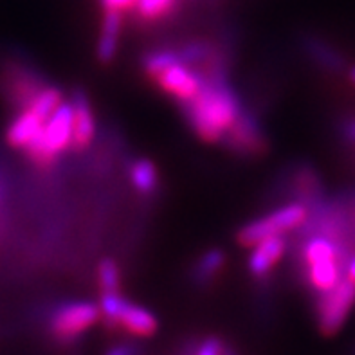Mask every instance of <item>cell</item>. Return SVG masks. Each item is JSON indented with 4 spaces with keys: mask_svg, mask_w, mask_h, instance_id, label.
Segmentation results:
<instances>
[{
    "mask_svg": "<svg viewBox=\"0 0 355 355\" xmlns=\"http://www.w3.org/2000/svg\"><path fill=\"white\" fill-rule=\"evenodd\" d=\"M204 78L206 83L197 98L180 107L186 123L198 139L207 144H222L243 105L225 78L224 69L209 72Z\"/></svg>",
    "mask_w": 355,
    "mask_h": 355,
    "instance_id": "cell-1",
    "label": "cell"
},
{
    "mask_svg": "<svg viewBox=\"0 0 355 355\" xmlns=\"http://www.w3.org/2000/svg\"><path fill=\"white\" fill-rule=\"evenodd\" d=\"M309 216H311V211H309V206L305 202L285 204L275 211H270L269 215L242 225L236 233V243L240 248L251 249L269 236L300 230L306 224Z\"/></svg>",
    "mask_w": 355,
    "mask_h": 355,
    "instance_id": "cell-2",
    "label": "cell"
},
{
    "mask_svg": "<svg viewBox=\"0 0 355 355\" xmlns=\"http://www.w3.org/2000/svg\"><path fill=\"white\" fill-rule=\"evenodd\" d=\"M47 81L31 65L9 60L0 67V96L15 110H24L35 101Z\"/></svg>",
    "mask_w": 355,
    "mask_h": 355,
    "instance_id": "cell-3",
    "label": "cell"
},
{
    "mask_svg": "<svg viewBox=\"0 0 355 355\" xmlns=\"http://www.w3.org/2000/svg\"><path fill=\"white\" fill-rule=\"evenodd\" d=\"M101 320V309L92 302L63 303L49 318V332L60 343H72Z\"/></svg>",
    "mask_w": 355,
    "mask_h": 355,
    "instance_id": "cell-4",
    "label": "cell"
},
{
    "mask_svg": "<svg viewBox=\"0 0 355 355\" xmlns=\"http://www.w3.org/2000/svg\"><path fill=\"white\" fill-rule=\"evenodd\" d=\"M150 80L155 83L159 90H162L164 94L170 96L179 105H186L191 99L197 98L198 92L202 90L204 83H206V78H204L202 72L182 62V58L170 63L168 67L159 71Z\"/></svg>",
    "mask_w": 355,
    "mask_h": 355,
    "instance_id": "cell-5",
    "label": "cell"
},
{
    "mask_svg": "<svg viewBox=\"0 0 355 355\" xmlns=\"http://www.w3.org/2000/svg\"><path fill=\"white\" fill-rule=\"evenodd\" d=\"M355 303V284L343 278L332 291L318 296V324L324 336H334L341 329Z\"/></svg>",
    "mask_w": 355,
    "mask_h": 355,
    "instance_id": "cell-6",
    "label": "cell"
},
{
    "mask_svg": "<svg viewBox=\"0 0 355 355\" xmlns=\"http://www.w3.org/2000/svg\"><path fill=\"white\" fill-rule=\"evenodd\" d=\"M222 144L240 157H260L269 150V141L258 117L245 108L225 134Z\"/></svg>",
    "mask_w": 355,
    "mask_h": 355,
    "instance_id": "cell-7",
    "label": "cell"
},
{
    "mask_svg": "<svg viewBox=\"0 0 355 355\" xmlns=\"http://www.w3.org/2000/svg\"><path fill=\"white\" fill-rule=\"evenodd\" d=\"M72 103V152H85L96 137V117L90 99L83 89H76L71 96Z\"/></svg>",
    "mask_w": 355,
    "mask_h": 355,
    "instance_id": "cell-8",
    "label": "cell"
},
{
    "mask_svg": "<svg viewBox=\"0 0 355 355\" xmlns=\"http://www.w3.org/2000/svg\"><path fill=\"white\" fill-rule=\"evenodd\" d=\"M251 254L248 260V270L251 272L252 278L263 279L272 272L279 260L287 252V239L284 234H276L269 239L261 240L254 248H251Z\"/></svg>",
    "mask_w": 355,
    "mask_h": 355,
    "instance_id": "cell-9",
    "label": "cell"
},
{
    "mask_svg": "<svg viewBox=\"0 0 355 355\" xmlns=\"http://www.w3.org/2000/svg\"><path fill=\"white\" fill-rule=\"evenodd\" d=\"M110 329H121L125 332L137 336V338H150L157 332V318L144 306L135 305L130 302H123L121 309L117 312L116 320L110 324Z\"/></svg>",
    "mask_w": 355,
    "mask_h": 355,
    "instance_id": "cell-10",
    "label": "cell"
},
{
    "mask_svg": "<svg viewBox=\"0 0 355 355\" xmlns=\"http://www.w3.org/2000/svg\"><path fill=\"white\" fill-rule=\"evenodd\" d=\"M44 119L36 112H33L31 108L18 110L17 116L13 117V121L9 123L8 128H6V143L11 148L24 152L38 135V132L44 128Z\"/></svg>",
    "mask_w": 355,
    "mask_h": 355,
    "instance_id": "cell-11",
    "label": "cell"
},
{
    "mask_svg": "<svg viewBox=\"0 0 355 355\" xmlns=\"http://www.w3.org/2000/svg\"><path fill=\"white\" fill-rule=\"evenodd\" d=\"M125 13L119 11H103L101 18V31H99L98 45H96V58L99 63L108 65L116 58L119 49V38H121Z\"/></svg>",
    "mask_w": 355,
    "mask_h": 355,
    "instance_id": "cell-12",
    "label": "cell"
},
{
    "mask_svg": "<svg viewBox=\"0 0 355 355\" xmlns=\"http://www.w3.org/2000/svg\"><path fill=\"white\" fill-rule=\"evenodd\" d=\"M305 278L312 291L321 296V294L332 291L345 278V263L339 260L318 261V263L305 267Z\"/></svg>",
    "mask_w": 355,
    "mask_h": 355,
    "instance_id": "cell-13",
    "label": "cell"
},
{
    "mask_svg": "<svg viewBox=\"0 0 355 355\" xmlns=\"http://www.w3.org/2000/svg\"><path fill=\"white\" fill-rule=\"evenodd\" d=\"M128 179L132 188L144 198H152L157 195L161 179L155 162L146 157H139L130 161L128 164Z\"/></svg>",
    "mask_w": 355,
    "mask_h": 355,
    "instance_id": "cell-14",
    "label": "cell"
},
{
    "mask_svg": "<svg viewBox=\"0 0 355 355\" xmlns=\"http://www.w3.org/2000/svg\"><path fill=\"white\" fill-rule=\"evenodd\" d=\"M225 266V252L222 249H207L206 252H202V257L198 258L197 263H195L193 270H191V278L197 285L204 287V285H209L215 279V276H218L222 269Z\"/></svg>",
    "mask_w": 355,
    "mask_h": 355,
    "instance_id": "cell-15",
    "label": "cell"
},
{
    "mask_svg": "<svg viewBox=\"0 0 355 355\" xmlns=\"http://www.w3.org/2000/svg\"><path fill=\"white\" fill-rule=\"evenodd\" d=\"M179 0H137L134 15L137 22L152 26L164 18H170L177 11Z\"/></svg>",
    "mask_w": 355,
    "mask_h": 355,
    "instance_id": "cell-16",
    "label": "cell"
},
{
    "mask_svg": "<svg viewBox=\"0 0 355 355\" xmlns=\"http://www.w3.org/2000/svg\"><path fill=\"white\" fill-rule=\"evenodd\" d=\"M98 284L101 293H119L121 291V270L116 260L103 258L98 263Z\"/></svg>",
    "mask_w": 355,
    "mask_h": 355,
    "instance_id": "cell-17",
    "label": "cell"
},
{
    "mask_svg": "<svg viewBox=\"0 0 355 355\" xmlns=\"http://www.w3.org/2000/svg\"><path fill=\"white\" fill-rule=\"evenodd\" d=\"M306 49H309V53H311L318 62L323 63L324 67H330V69L341 67V60H339L338 54L334 53L329 45L318 40V38H312V40L306 42Z\"/></svg>",
    "mask_w": 355,
    "mask_h": 355,
    "instance_id": "cell-18",
    "label": "cell"
},
{
    "mask_svg": "<svg viewBox=\"0 0 355 355\" xmlns=\"http://www.w3.org/2000/svg\"><path fill=\"white\" fill-rule=\"evenodd\" d=\"M225 345L218 338H206L195 350V355H224Z\"/></svg>",
    "mask_w": 355,
    "mask_h": 355,
    "instance_id": "cell-19",
    "label": "cell"
},
{
    "mask_svg": "<svg viewBox=\"0 0 355 355\" xmlns=\"http://www.w3.org/2000/svg\"><path fill=\"white\" fill-rule=\"evenodd\" d=\"M103 11H119V13H126V11H134L137 0H99Z\"/></svg>",
    "mask_w": 355,
    "mask_h": 355,
    "instance_id": "cell-20",
    "label": "cell"
},
{
    "mask_svg": "<svg viewBox=\"0 0 355 355\" xmlns=\"http://www.w3.org/2000/svg\"><path fill=\"white\" fill-rule=\"evenodd\" d=\"M141 350L139 347L135 345H128V343H123V345H114V347L108 348L105 352V355H139Z\"/></svg>",
    "mask_w": 355,
    "mask_h": 355,
    "instance_id": "cell-21",
    "label": "cell"
},
{
    "mask_svg": "<svg viewBox=\"0 0 355 355\" xmlns=\"http://www.w3.org/2000/svg\"><path fill=\"white\" fill-rule=\"evenodd\" d=\"M345 278H348L355 284V254L348 258L347 266H345Z\"/></svg>",
    "mask_w": 355,
    "mask_h": 355,
    "instance_id": "cell-22",
    "label": "cell"
},
{
    "mask_svg": "<svg viewBox=\"0 0 355 355\" xmlns=\"http://www.w3.org/2000/svg\"><path fill=\"white\" fill-rule=\"evenodd\" d=\"M345 132H347V135H348V137H350L352 141H355V121L348 123L347 130H345Z\"/></svg>",
    "mask_w": 355,
    "mask_h": 355,
    "instance_id": "cell-23",
    "label": "cell"
},
{
    "mask_svg": "<svg viewBox=\"0 0 355 355\" xmlns=\"http://www.w3.org/2000/svg\"><path fill=\"white\" fill-rule=\"evenodd\" d=\"M348 78H350V81H352V83H355V67L352 69L350 72H348Z\"/></svg>",
    "mask_w": 355,
    "mask_h": 355,
    "instance_id": "cell-24",
    "label": "cell"
}]
</instances>
